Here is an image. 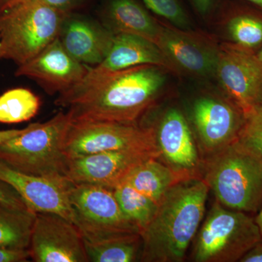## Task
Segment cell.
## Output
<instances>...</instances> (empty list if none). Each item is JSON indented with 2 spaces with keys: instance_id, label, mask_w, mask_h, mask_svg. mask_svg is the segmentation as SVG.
<instances>
[{
  "instance_id": "cell-12",
  "label": "cell",
  "mask_w": 262,
  "mask_h": 262,
  "mask_svg": "<svg viewBox=\"0 0 262 262\" xmlns=\"http://www.w3.org/2000/svg\"><path fill=\"white\" fill-rule=\"evenodd\" d=\"M191 118L202 145L210 155L237 140L244 113L227 96L202 95L193 103Z\"/></svg>"
},
{
  "instance_id": "cell-19",
  "label": "cell",
  "mask_w": 262,
  "mask_h": 262,
  "mask_svg": "<svg viewBox=\"0 0 262 262\" xmlns=\"http://www.w3.org/2000/svg\"><path fill=\"white\" fill-rule=\"evenodd\" d=\"M151 64L159 66L174 72L173 67L154 42L128 34H115L113 46L101 63L91 67L92 75H103L136 67Z\"/></svg>"
},
{
  "instance_id": "cell-13",
  "label": "cell",
  "mask_w": 262,
  "mask_h": 262,
  "mask_svg": "<svg viewBox=\"0 0 262 262\" xmlns=\"http://www.w3.org/2000/svg\"><path fill=\"white\" fill-rule=\"evenodd\" d=\"M158 155L134 150L101 151L68 158L66 177L75 184L115 189L139 164Z\"/></svg>"
},
{
  "instance_id": "cell-15",
  "label": "cell",
  "mask_w": 262,
  "mask_h": 262,
  "mask_svg": "<svg viewBox=\"0 0 262 262\" xmlns=\"http://www.w3.org/2000/svg\"><path fill=\"white\" fill-rule=\"evenodd\" d=\"M90 68L71 56L57 38L37 56L18 66L15 75L31 79L48 94L58 96L78 84Z\"/></svg>"
},
{
  "instance_id": "cell-33",
  "label": "cell",
  "mask_w": 262,
  "mask_h": 262,
  "mask_svg": "<svg viewBox=\"0 0 262 262\" xmlns=\"http://www.w3.org/2000/svg\"><path fill=\"white\" fill-rule=\"evenodd\" d=\"M27 129V127L23 129H11V130H0V144L5 142L12 138L21 134Z\"/></svg>"
},
{
  "instance_id": "cell-23",
  "label": "cell",
  "mask_w": 262,
  "mask_h": 262,
  "mask_svg": "<svg viewBox=\"0 0 262 262\" xmlns=\"http://www.w3.org/2000/svg\"><path fill=\"white\" fill-rule=\"evenodd\" d=\"M36 213L0 203V248L28 249Z\"/></svg>"
},
{
  "instance_id": "cell-20",
  "label": "cell",
  "mask_w": 262,
  "mask_h": 262,
  "mask_svg": "<svg viewBox=\"0 0 262 262\" xmlns=\"http://www.w3.org/2000/svg\"><path fill=\"white\" fill-rule=\"evenodd\" d=\"M101 23L114 34H133L158 46L163 22L138 0H108L103 8Z\"/></svg>"
},
{
  "instance_id": "cell-7",
  "label": "cell",
  "mask_w": 262,
  "mask_h": 262,
  "mask_svg": "<svg viewBox=\"0 0 262 262\" xmlns=\"http://www.w3.org/2000/svg\"><path fill=\"white\" fill-rule=\"evenodd\" d=\"M115 150H134L158 155L154 127L145 122L72 121L66 136L67 158Z\"/></svg>"
},
{
  "instance_id": "cell-4",
  "label": "cell",
  "mask_w": 262,
  "mask_h": 262,
  "mask_svg": "<svg viewBox=\"0 0 262 262\" xmlns=\"http://www.w3.org/2000/svg\"><path fill=\"white\" fill-rule=\"evenodd\" d=\"M72 120L60 112L47 122L32 123L20 135L0 144V161L21 173L66 177L64 142Z\"/></svg>"
},
{
  "instance_id": "cell-8",
  "label": "cell",
  "mask_w": 262,
  "mask_h": 262,
  "mask_svg": "<svg viewBox=\"0 0 262 262\" xmlns=\"http://www.w3.org/2000/svg\"><path fill=\"white\" fill-rule=\"evenodd\" d=\"M70 201L74 223L84 241H96L139 233L119 206L113 189L89 184H72Z\"/></svg>"
},
{
  "instance_id": "cell-16",
  "label": "cell",
  "mask_w": 262,
  "mask_h": 262,
  "mask_svg": "<svg viewBox=\"0 0 262 262\" xmlns=\"http://www.w3.org/2000/svg\"><path fill=\"white\" fill-rule=\"evenodd\" d=\"M115 34L102 23L69 13L62 24L58 40L77 61L95 67L104 60L113 46Z\"/></svg>"
},
{
  "instance_id": "cell-9",
  "label": "cell",
  "mask_w": 262,
  "mask_h": 262,
  "mask_svg": "<svg viewBox=\"0 0 262 262\" xmlns=\"http://www.w3.org/2000/svg\"><path fill=\"white\" fill-rule=\"evenodd\" d=\"M215 77L246 117L262 106V66L256 53L220 43Z\"/></svg>"
},
{
  "instance_id": "cell-26",
  "label": "cell",
  "mask_w": 262,
  "mask_h": 262,
  "mask_svg": "<svg viewBox=\"0 0 262 262\" xmlns=\"http://www.w3.org/2000/svg\"><path fill=\"white\" fill-rule=\"evenodd\" d=\"M150 11L178 28L191 29V20L182 0H141Z\"/></svg>"
},
{
  "instance_id": "cell-1",
  "label": "cell",
  "mask_w": 262,
  "mask_h": 262,
  "mask_svg": "<svg viewBox=\"0 0 262 262\" xmlns=\"http://www.w3.org/2000/svg\"><path fill=\"white\" fill-rule=\"evenodd\" d=\"M168 70L136 66L126 70L85 77L58 95L57 106L67 108L72 121L138 123L154 106L167 82Z\"/></svg>"
},
{
  "instance_id": "cell-25",
  "label": "cell",
  "mask_w": 262,
  "mask_h": 262,
  "mask_svg": "<svg viewBox=\"0 0 262 262\" xmlns=\"http://www.w3.org/2000/svg\"><path fill=\"white\" fill-rule=\"evenodd\" d=\"M40 100L30 90L18 88L0 96V122L13 124L28 121L37 115Z\"/></svg>"
},
{
  "instance_id": "cell-5",
  "label": "cell",
  "mask_w": 262,
  "mask_h": 262,
  "mask_svg": "<svg viewBox=\"0 0 262 262\" xmlns=\"http://www.w3.org/2000/svg\"><path fill=\"white\" fill-rule=\"evenodd\" d=\"M69 13L38 0H28L0 14L2 58L20 66L59 35Z\"/></svg>"
},
{
  "instance_id": "cell-6",
  "label": "cell",
  "mask_w": 262,
  "mask_h": 262,
  "mask_svg": "<svg viewBox=\"0 0 262 262\" xmlns=\"http://www.w3.org/2000/svg\"><path fill=\"white\" fill-rule=\"evenodd\" d=\"M193 260L234 262L261 241L255 220L215 201L196 235Z\"/></svg>"
},
{
  "instance_id": "cell-32",
  "label": "cell",
  "mask_w": 262,
  "mask_h": 262,
  "mask_svg": "<svg viewBox=\"0 0 262 262\" xmlns=\"http://www.w3.org/2000/svg\"><path fill=\"white\" fill-rule=\"evenodd\" d=\"M241 262H262V239L241 258Z\"/></svg>"
},
{
  "instance_id": "cell-28",
  "label": "cell",
  "mask_w": 262,
  "mask_h": 262,
  "mask_svg": "<svg viewBox=\"0 0 262 262\" xmlns=\"http://www.w3.org/2000/svg\"><path fill=\"white\" fill-rule=\"evenodd\" d=\"M0 203L10 205L17 208L29 209L21 196L8 183L0 179Z\"/></svg>"
},
{
  "instance_id": "cell-34",
  "label": "cell",
  "mask_w": 262,
  "mask_h": 262,
  "mask_svg": "<svg viewBox=\"0 0 262 262\" xmlns=\"http://www.w3.org/2000/svg\"><path fill=\"white\" fill-rule=\"evenodd\" d=\"M28 0H0V14Z\"/></svg>"
},
{
  "instance_id": "cell-29",
  "label": "cell",
  "mask_w": 262,
  "mask_h": 262,
  "mask_svg": "<svg viewBox=\"0 0 262 262\" xmlns=\"http://www.w3.org/2000/svg\"><path fill=\"white\" fill-rule=\"evenodd\" d=\"M193 8L203 18L215 14L225 0H189Z\"/></svg>"
},
{
  "instance_id": "cell-31",
  "label": "cell",
  "mask_w": 262,
  "mask_h": 262,
  "mask_svg": "<svg viewBox=\"0 0 262 262\" xmlns=\"http://www.w3.org/2000/svg\"><path fill=\"white\" fill-rule=\"evenodd\" d=\"M41 3L56 8L57 9L71 13L75 7L80 4L82 0H38Z\"/></svg>"
},
{
  "instance_id": "cell-18",
  "label": "cell",
  "mask_w": 262,
  "mask_h": 262,
  "mask_svg": "<svg viewBox=\"0 0 262 262\" xmlns=\"http://www.w3.org/2000/svg\"><path fill=\"white\" fill-rule=\"evenodd\" d=\"M216 13L225 42L256 53L262 48V10L244 0H225Z\"/></svg>"
},
{
  "instance_id": "cell-17",
  "label": "cell",
  "mask_w": 262,
  "mask_h": 262,
  "mask_svg": "<svg viewBox=\"0 0 262 262\" xmlns=\"http://www.w3.org/2000/svg\"><path fill=\"white\" fill-rule=\"evenodd\" d=\"M148 124L154 127L160 157L174 168L193 172L199 165V156L192 130L182 112L168 108L156 122Z\"/></svg>"
},
{
  "instance_id": "cell-14",
  "label": "cell",
  "mask_w": 262,
  "mask_h": 262,
  "mask_svg": "<svg viewBox=\"0 0 262 262\" xmlns=\"http://www.w3.org/2000/svg\"><path fill=\"white\" fill-rule=\"evenodd\" d=\"M0 179L8 183L34 213H53L74 222L70 201L73 182L67 177H43L21 173L0 161Z\"/></svg>"
},
{
  "instance_id": "cell-22",
  "label": "cell",
  "mask_w": 262,
  "mask_h": 262,
  "mask_svg": "<svg viewBox=\"0 0 262 262\" xmlns=\"http://www.w3.org/2000/svg\"><path fill=\"white\" fill-rule=\"evenodd\" d=\"M84 244L89 261L133 262L141 260L142 238L139 233L121 234L96 241L84 239Z\"/></svg>"
},
{
  "instance_id": "cell-37",
  "label": "cell",
  "mask_w": 262,
  "mask_h": 262,
  "mask_svg": "<svg viewBox=\"0 0 262 262\" xmlns=\"http://www.w3.org/2000/svg\"><path fill=\"white\" fill-rule=\"evenodd\" d=\"M256 56L262 66V48L256 53Z\"/></svg>"
},
{
  "instance_id": "cell-30",
  "label": "cell",
  "mask_w": 262,
  "mask_h": 262,
  "mask_svg": "<svg viewBox=\"0 0 262 262\" xmlns=\"http://www.w3.org/2000/svg\"><path fill=\"white\" fill-rule=\"evenodd\" d=\"M31 258L28 249L0 248V262H24Z\"/></svg>"
},
{
  "instance_id": "cell-11",
  "label": "cell",
  "mask_w": 262,
  "mask_h": 262,
  "mask_svg": "<svg viewBox=\"0 0 262 262\" xmlns=\"http://www.w3.org/2000/svg\"><path fill=\"white\" fill-rule=\"evenodd\" d=\"M36 262L89 261L80 229L53 213H36L29 247Z\"/></svg>"
},
{
  "instance_id": "cell-24",
  "label": "cell",
  "mask_w": 262,
  "mask_h": 262,
  "mask_svg": "<svg viewBox=\"0 0 262 262\" xmlns=\"http://www.w3.org/2000/svg\"><path fill=\"white\" fill-rule=\"evenodd\" d=\"M113 190L124 215L141 233L154 216L158 203L141 194L126 182L120 183Z\"/></svg>"
},
{
  "instance_id": "cell-27",
  "label": "cell",
  "mask_w": 262,
  "mask_h": 262,
  "mask_svg": "<svg viewBox=\"0 0 262 262\" xmlns=\"http://www.w3.org/2000/svg\"><path fill=\"white\" fill-rule=\"evenodd\" d=\"M237 141L262 158V106L246 117Z\"/></svg>"
},
{
  "instance_id": "cell-2",
  "label": "cell",
  "mask_w": 262,
  "mask_h": 262,
  "mask_svg": "<svg viewBox=\"0 0 262 262\" xmlns=\"http://www.w3.org/2000/svg\"><path fill=\"white\" fill-rule=\"evenodd\" d=\"M209 187L193 177L169 189L140 234L143 261L180 262L198 234Z\"/></svg>"
},
{
  "instance_id": "cell-10",
  "label": "cell",
  "mask_w": 262,
  "mask_h": 262,
  "mask_svg": "<svg viewBox=\"0 0 262 262\" xmlns=\"http://www.w3.org/2000/svg\"><path fill=\"white\" fill-rule=\"evenodd\" d=\"M158 46L173 67L174 73L198 78L215 77L220 43L209 33L162 23Z\"/></svg>"
},
{
  "instance_id": "cell-38",
  "label": "cell",
  "mask_w": 262,
  "mask_h": 262,
  "mask_svg": "<svg viewBox=\"0 0 262 262\" xmlns=\"http://www.w3.org/2000/svg\"><path fill=\"white\" fill-rule=\"evenodd\" d=\"M1 59H3V58H2L1 43H0V60Z\"/></svg>"
},
{
  "instance_id": "cell-21",
  "label": "cell",
  "mask_w": 262,
  "mask_h": 262,
  "mask_svg": "<svg viewBox=\"0 0 262 262\" xmlns=\"http://www.w3.org/2000/svg\"><path fill=\"white\" fill-rule=\"evenodd\" d=\"M193 177L192 172L164 165L159 158H152L139 164L123 182L158 204L169 189Z\"/></svg>"
},
{
  "instance_id": "cell-35",
  "label": "cell",
  "mask_w": 262,
  "mask_h": 262,
  "mask_svg": "<svg viewBox=\"0 0 262 262\" xmlns=\"http://www.w3.org/2000/svg\"><path fill=\"white\" fill-rule=\"evenodd\" d=\"M255 222H256V225L258 226V229H259L262 239V205L261 208H260L259 211H258V213L257 215H256V219H255Z\"/></svg>"
},
{
  "instance_id": "cell-36",
  "label": "cell",
  "mask_w": 262,
  "mask_h": 262,
  "mask_svg": "<svg viewBox=\"0 0 262 262\" xmlns=\"http://www.w3.org/2000/svg\"><path fill=\"white\" fill-rule=\"evenodd\" d=\"M244 1L262 10V0H244Z\"/></svg>"
},
{
  "instance_id": "cell-3",
  "label": "cell",
  "mask_w": 262,
  "mask_h": 262,
  "mask_svg": "<svg viewBox=\"0 0 262 262\" xmlns=\"http://www.w3.org/2000/svg\"><path fill=\"white\" fill-rule=\"evenodd\" d=\"M205 182L229 209L256 213L262 205V158L236 141L210 155Z\"/></svg>"
}]
</instances>
